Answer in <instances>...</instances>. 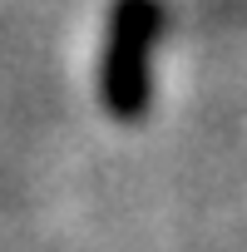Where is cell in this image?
Returning a JSON list of instances; mask_svg holds the SVG:
<instances>
[{
    "instance_id": "6da1fadb",
    "label": "cell",
    "mask_w": 247,
    "mask_h": 252,
    "mask_svg": "<svg viewBox=\"0 0 247 252\" xmlns=\"http://www.w3.org/2000/svg\"><path fill=\"white\" fill-rule=\"evenodd\" d=\"M163 10L158 0H114L104 60H99V99L109 119L139 124L154 99V45H158Z\"/></svg>"
}]
</instances>
